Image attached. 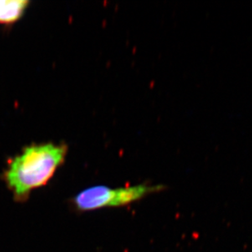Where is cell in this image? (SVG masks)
Here are the masks:
<instances>
[{
    "mask_svg": "<svg viewBox=\"0 0 252 252\" xmlns=\"http://www.w3.org/2000/svg\"><path fill=\"white\" fill-rule=\"evenodd\" d=\"M67 149L53 144L32 145L10 162L5 171L7 188L17 202H24L34 189L53 178L64 162Z\"/></svg>",
    "mask_w": 252,
    "mask_h": 252,
    "instance_id": "1",
    "label": "cell"
},
{
    "mask_svg": "<svg viewBox=\"0 0 252 252\" xmlns=\"http://www.w3.org/2000/svg\"><path fill=\"white\" fill-rule=\"evenodd\" d=\"M162 188V186H148L146 184L117 189L103 186H93L85 189L74 196L72 204L77 211L81 212L119 207L137 201L148 194L161 190Z\"/></svg>",
    "mask_w": 252,
    "mask_h": 252,
    "instance_id": "2",
    "label": "cell"
},
{
    "mask_svg": "<svg viewBox=\"0 0 252 252\" xmlns=\"http://www.w3.org/2000/svg\"><path fill=\"white\" fill-rule=\"evenodd\" d=\"M26 0L0 1V23H12L19 19L28 5Z\"/></svg>",
    "mask_w": 252,
    "mask_h": 252,
    "instance_id": "3",
    "label": "cell"
}]
</instances>
